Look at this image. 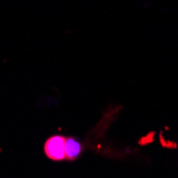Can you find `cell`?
Segmentation results:
<instances>
[{
	"label": "cell",
	"mask_w": 178,
	"mask_h": 178,
	"mask_svg": "<svg viewBox=\"0 0 178 178\" xmlns=\"http://www.w3.org/2000/svg\"><path fill=\"white\" fill-rule=\"evenodd\" d=\"M65 140L66 138L62 135H52L46 141L44 145L45 155L53 161H62L66 159L65 156Z\"/></svg>",
	"instance_id": "obj_1"
},
{
	"label": "cell",
	"mask_w": 178,
	"mask_h": 178,
	"mask_svg": "<svg viewBox=\"0 0 178 178\" xmlns=\"http://www.w3.org/2000/svg\"><path fill=\"white\" fill-rule=\"evenodd\" d=\"M82 152L81 144L74 138H66L65 140V156L67 160H75Z\"/></svg>",
	"instance_id": "obj_2"
}]
</instances>
